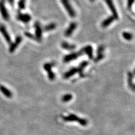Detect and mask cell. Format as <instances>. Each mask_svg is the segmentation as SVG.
<instances>
[{"label":"cell","mask_w":135,"mask_h":135,"mask_svg":"<svg viewBox=\"0 0 135 135\" xmlns=\"http://www.w3.org/2000/svg\"><path fill=\"white\" fill-rule=\"evenodd\" d=\"M63 120L65 122H77L82 125V126H86L88 124L87 120L83 119V118H80L78 116L75 114H70L68 116H65L63 118Z\"/></svg>","instance_id":"1"},{"label":"cell","mask_w":135,"mask_h":135,"mask_svg":"<svg viewBox=\"0 0 135 135\" xmlns=\"http://www.w3.org/2000/svg\"><path fill=\"white\" fill-rule=\"evenodd\" d=\"M61 1L66 11L68 12L69 15L72 18H74L76 15V14L72 6H71L69 0H61Z\"/></svg>","instance_id":"2"},{"label":"cell","mask_w":135,"mask_h":135,"mask_svg":"<svg viewBox=\"0 0 135 135\" xmlns=\"http://www.w3.org/2000/svg\"><path fill=\"white\" fill-rule=\"evenodd\" d=\"M83 54V52L82 50L81 49L79 51L77 52V53H73L69 54V55H67L64 56V58L63 59L64 62L68 63L70 62L71 61L74 60L80 56L82 55Z\"/></svg>","instance_id":"3"},{"label":"cell","mask_w":135,"mask_h":135,"mask_svg":"<svg viewBox=\"0 0 135 135\" xmlns=\"http://www.w3.org/2000/svg\"><path fill=\"white\" fill-rule=\"evenodd\" d=\"M106 5L108 6V8H109L110 11L112 13V16L114 18L115 20L118 19L119 16H118V12L116 10V8L114 6V4L113 3V0H105Z\"/></svg>","instance_id":"4"},{"label":"cell","mask_w":135,"mask_h":135,"mask_svg":"<svg viewBox=\"0 0 135 135\" xmlns=\"http://www.w3.org/2000/svg\"><path fill=\"white\" fill-rule=\"evenodd\" d=\"M34 29H35V36L39 40V42H41L42 32L41 25L38 22H35L34 23Z\"/></svg>","instance_id":"5"},{"label":"cell","mask_w":135,"mask_h":135,"mask_svg":"<svg viewBox=\"0 0 135 135\" xmlns=\"http://www.w3.org/2000/svg\"><path fill=\"white\" fill-rule=\"evenodd\" d=\"M16 18H17V19L18 20L25 24L28 23L32 19L31 16L27 13H19Z\"/></svg>","instance_id":"6"},{"label":"cell","mask_w":135,"mask_h":135,"mask_svg":"<svg viewBox=\"0 0 135 135\" xmlns=\"http://www.w3.org/2000/svg\"><path fill=\"white\" fill-rule=\"evenodd\" d=\"M52 66H53V65L51 63H46L43 65L44 69L47 72L49 79L50 80H53L55 79V73H54L51 70Z\"/></svg>","instance_id":"7"},{"label":"cell","mask_w":135,"mask_h":135,"mask_svg":"<svg viewBox=\"0 0 135 135\" xmlns=\"http://www.w3.org/2000/svg\"><path fill=\"white\" fill-rule=\"evenodd\" d=\"M4 4L5 3L0 1V13H1L4 19L6 21H8L10 19V15H9L8 11L7 10V9Z\"/></svg>","instance_id":"8"},{"label":"cell","mask_w":135,"mask_h":135,"mask_svg":"<svg viewBox=\"0 0 135 135\" xmlns=\"http://www.w3.org/2000/svg\"><path fill=\"white\" fill-rule=\"evenodd\" d=\"M22 37L20 36V35H19L16 38V39L15 40L13 43H11L10 47H9V51L10 52V53H13L14 51H15L16 49L18 47L19 45L20 44L21 42L22 41Z\"/></svg>","instance_id":"9"},{"label":"cell","mask_w":135,"mask_h":135,"mask_svg":"<svg viewBox=\"0 0 135 135\" xmlns=\"http://www.w3.org/2000/svg\"><path fill=\"white\" fill-rule=\"evenodd\" d=\"M77 24L76 23L74 22L71 23L69 25L68 28L65 30V31L64 32L65 36L66 37H70V35L73 33V32H74L75 29L77 28Z\"/></svg>","instance_id":"10"},{"label":"cell","mask_w":135,"mask_h":135,"mask_svg":"<svg viewBox=\"0 0 135 135\" xmlns=\"http://www.w3.org/2000/svg\"><path fill=\"white\" fill-rule=\"evenodd\" d=\"M0 32L1 33V34L3 35L6 41L8 42L9 44L11 43V38L10 34H9V33L7 30L6 27H5L3 25H0Z\"/></svg>","instance_id":"11"},{"label":"cell","mask_w":135,"mask_h":135,"mask_svg":"<svg viewBox=\"0 0 135 135\" xmlns=\"http://www.w3.org/2000/svg\"><path fill=\"white\" fill-rule=\"evenodd\" d=\"M82 50L83 53H86L90 59L93 58V48L91 45H88L83 47Z\"/></svg>","instance_id":"12"},{"label":"cell","mask_w":135,"mask_h":135,"mask_svg":"<svg viewBox=\"0 0 135 135\" xmlns=\"http://www.w3.org/2000/svg\"><path fill=\"white\" fill-rule=\"evenodd\" d=\"M114 20H115V19L112 15L109 16L108 18H106V19L104 20L103 22H102L101 23L102 27L104 28L108 27V26H109L111 24H112L114 21Z\"/></svg>","instance_id":"13"},{"label":"cell","mask_w":135,"mask_h":135,"mask_svg":"<svg viewBox=\"0 0 135 135\" xmlns=\"http://www.w3.org/2000/svg\"><path fill=\"white\" fill-rule=\"evenodd\" d=\"M77 73H78L77 68H73L70 69L68 72L64 73V78L65 79H68L73 76V75H74L75 74H76Z\"/></svg>","instance_id":"14"},{"label":"cell","mask_w":135,"mask_h":135,"mask_svg":"<svg viewBox=\"0 0 135 135\" xmlns=\"http://www.w3.org/2000/svg\"><path fill=\"white\" fill-rule=\"evenodd\" d=\"M133 74L131 72L128 73V83L130 88L132 89V91H134V84L133 83Z\"/></svg>","instance_id":"15"},{"label":"cell","mask_w":135,"mask_h":135,"mask_svg":"<svg viewBox=\"0 0 135 135\" xmlns=\"http://www.w3.org/2000/svg\"><path fill=\"white\" fill-rule=\"evenodd\" d=\"M0 91L5 96L8 98H11L13 96V94L12 92L4 86L0 85Z\"/></svg>","instance_id":"16"},{"label":"cell","mask_w":135,"mask_h":135,"mask_svg":"<svg viewBox=\"0 0 135 135\" xmlns=\"http://www.w3.org/2000/svg\"><path fill=\"white\" fill-rule=\"evenodd\" d=\"M61 46L63 49L66 50H73L76 48L75 44L69 43L66 42H62L61 44Z\"/></svg>","instance_id":"17"},{"label":"cell","mask_w":135,"mask_h":135,"mask_svg":"<svg viewBox=\"0 0 135 135\" xmlns=\"http://www.w3.org/2000/svg\"><path fill=\"white\" fill-rule=\"evenodd\" d=\"M88 64V62L87 61H83L80 64L78 68V73H79L80 75H82L83 73V71L84 69V68H86Z\"/></svg>","instance_id":"18"},{"label":"cell","mask_w":135,"mask_h":135,"mask_svg":"<svg viewBox=\"0 0 135 135\" xmlns=\"http://www.w3.org/2000/svg\"><path fill=\"white\" fill-rule=\"evenodd\" d=\"M56 27H57V25L56 23H51L49 24L46 25V26H44L43 28V30H45L46 32L51 31V30H53L54 29H55L56 28Z\"/></svg>","instance_id":"19"},{"label":"cell","mask_w":135,"mask_h":135,"mask_svg":"<svg viewBox=\"0 0 135 135\" xmlns=\"http://www.w3.org/2000/svg\"><path fill=\"white\" fill-rule=\"evenodd\" d=\"M73 99V95L72 94H65L61 98V101L64 103H67V102L70 101Z\"/></svg>","instance_id":"20"},{"label":"cell","mask_w":135,"mask_h":135,"mask_svg":"<svg viewBox=\"0 0 135 135\" xmlns=\"http://www.w3.org/2000/svg\"><path fill=\"white\" fill-rule=\"evenodd\" d=\"M123 37L125 40H127V41H131L132 39L133 38V35H132V33L129 32H124L122 33Z\"/></svg>","instance_id":"21"},{"label":"cell","mask_w":135,"mask_h":135,"mask_svg":"<svg viewBox=\"0 0 135 135\" xmlns=\"http://www.w3.org/2000/svg\"><path fill=\"white\" fill-rule=\"evenodd\" d=\"M24 34H25V35L26 37L28 38L31 39H33V40H34V41H35L39 42V40L36 37H35V35H34L33 34H32V33H29V32H25L24 33Z\"/></svg>","instance_id":"22"},{"label":"cell","mask_w":135,"mask_h":135,"mask_svg":"<svg viewBox=\"0 0 135 135\" xmlns=\"http://www.w3.org/2000/svg\"><path fill=\"white\" fill-rule=\"evenodd\" d=\"M26 0H19L18 2V7L20 10H24L25 8Z\"/></svg>","instance_id":"23"},{"label":"cell","mask_w":135,"mask_h":135,"mask_svg":"<svg viewBox=\"0 0 135 135\" xmlns=\"http://www.w3.org/2000/svg\"><path fill=\"white\" fill-rule=\"evenodd\" d=\"M104 58V55L103 54H98L97 56L95 58L94 60V61H95V62H99V61L101 60L102 59Z\"/></svg>","instance_id":"24"},{"label":"cell","mask_w":135,"mask_h":135,"mask_svg":"<svg viewBox=\"0 0 135 135\" xmlns=\"http://www.w3.org/2000/svg\"><path fill=\"white\" fill-rule=\"evenodd\" d=\"M134 0H127V8L130 10L134 4Z\"/></svg>","instance_id":"25"},{"label":"cell","mask_w":135,"mask_h":135,"mask_svg":"<svg viewBox=\"0 0 135 135\" xmlns=\"http://www.w3.org/2000/svg\"><path fill=\"white\" fill-rule=\"evenodd\" d=\"M104 50V46H103V45H101V46H99L98 49V51H97V53L98 54H103V51Z\"/></svg>","instance_id":"26"},{"label":"cell","mask_w":135,"mask_h":135,"mask_svg":"<svg viewBox=\"0 0 135 135\" xmlns=\"http://www.w3.org/2000/svg\"><path fill=\"white\" fill-rule=\"evenodd\" d=\"M8 1V2H9V4H10V5L11 6H14V2H15V0H7Z\"/></svg>","instance_id":"27"},{"label":"cell","mask_w":135,"mask_h":135,"mask_svg":"<svg viewBox=\"0 0 135 135\" xmlns=\"http://www.w3.org/2000/svg\"><path fill=\"white\" fill-rule=\"evenodd\" d=\"M6 0H1V2H3V3H5V2Z\"/></svg>","instance_id":"28"},{"label":"cell","mask_w":135,"mask_h":135,"mask_svg":"<svg viewBox=\"0 0 135 135\" xmlns=\"http://www.w3.org/2000/svg\"><path fill=\"white\" fill-rule=\"evenodd\" d=\"M95 1V0H89V1H91V2H94Z\"/></svg>","instance_id":"29"}]
</instances>
